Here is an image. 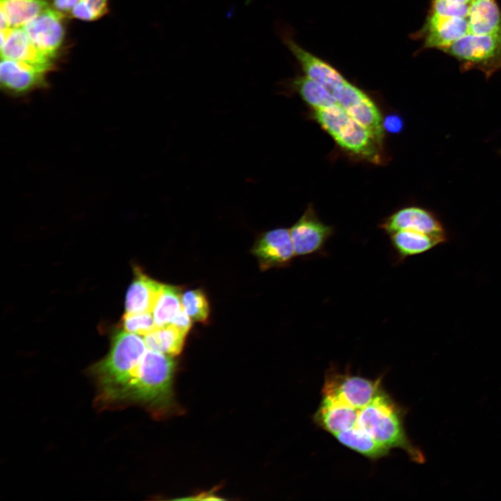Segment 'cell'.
I'll use <instances>...</instances> for the list:
<instances>
[{"label":"cell","instance_id":"obj_1","mask_svg":"<svg viewBox=\"0 0 501 501\" xmlns=\"http://www.w3.org/2000/svg\"><path fill=\"white\" fill-rule=\"evenodd\" d=\"M175 367L172 356L148 349L127 385L125 404H141L156 413L166 411L173 403Z\"/></svg>","mask_w":501,"mask_h":501},{"label":"cell","instance_id":"obj_2","mask_svg":"<svg viewBox=\"0 0 501 501\" xmlns=\"http://www.w3.org/2000/svg\"><path fill=\"white\" fill-rule=\"evenodd\" d=\"M314 111L317 121L342 148L368 161H380L379 144L339 104Z\"/></svg>","mask_w":501,"mask_h":501},{"label":"cell","instance_id":"obj_3","mask_svg":"<svg viewBox=\"0 0 501 501\" xmlns=\"http://www.w3.org/2000/svg\"><path fill=\"white\" fill-rule=\"evenodd\" d=\"M441 51L456 58L463 72L477 69L488 79L501 70V34L468 33Z\"/></svg>","mask_w":501,"mask_h":501},{"label":"cell","instance_id":"obj_4","mask_svg":"<svg viewBox=\"0 0 501 501\" xmlns=\"http://www.w3.org/2000/svg\"><path fill=\"white\" fill-rule=\"evenodd\" d=\"M331 94L353 118L369 130L381 145L383 138L382 118L372 100L348 81L335 88Z\"/></svg>","mask_w":501,"mask_h":501},{"label":"cell","instance_id":"obj_5","mask_svg":"<svg viewBox=\"0 0 501 501\" xmlns=\"http://www.w3.org/2000/svg\"><path fill=\"white\" fill-rule=\"evenodd\" d=\"M333 232V228L324 223L308 206L289 229L295 255L308 257L322 252Z\"/></svg>","mask_w":501,"mask_h":501},{"label":"cell","instance_id":"obj_6","mask_svg":"<svg viewBox=\"0 0 501 501\" xmlns=\"http://www.w3.org/2000/svg\"><path fill=\"white\" fill-rule=\"evenodd\" d=\"M251 252L262 271L287 267L296 256L289 229L284 228L262 233L254 244Z\"/></svg>","mask_w":501,"mask_h":501},{"label":"cell","instance_id":"obj_7","mask_svg":"<svg viewBox=\"0 0 501 501\" xmlns=\"http://www.w3.org/2000/svg\"><path fill=\"white\" fill-rule=\"evenodd\" d=\"M62 18L61 12L48 8L23 26L35 47L51 58L63 40Z\"/></svg>","mask_w":501,"mask_h":501},{"label":"cell","instance_id":"obj_8","mask_svg":"<svg viewBox=\"0 0 501 501\" xmlns=\"http://www.w3.org/2000/svg\"><path fill=\"white\" fill-rule=\"evenodd\" d=\"M47 72L24 62L1 58V86L10 95H24L45 85Z\"/></svg>","mask_w":501,"mask_h":501},{"label":"cell","instance_id":"obj_9","mask_svg":"<svg viewBox=\"0 0 501 501\" xmlns=\"http://www.w3.org/2000/svg\"><path fill=\"white\" fill-rule=\"evenodd\" d=\"M1 58L24 62L49 71L51 58L33 43L23 26L1 29Z\"/></svg>","mask_w":501,"mask_h":501},{"label":"cell","instance_id":"obj_10","mask_svg":"<svg viewBox=\"0 0 501 501\" xmlns=\"http://www.w3.org/2000/svg\"><path fill=\"white\" fill-rule=\"evenodd\" d=\"M388 234L399 230H415L448 239L442 223L430 212L418 207L402 208L387 217L379 225Z\"/></svg>","mask_w":501,"mask_h":501},{"label":"cell","instance_id":"obj_11","mask_svg":"<svg viewBox=\"0 0 501 501\" xmlns=\"http://www.w3.org/2000/svg\"><path fill=\"white\" fill-rule=\"evenodd\" d=\"M469 33L467 19L443 17L429 13L422 29L415 33L423 38V48L441 50Z\"/></svg>","mask_w":501,"mask_h":501},{"label":"cell","instance_id":"obj_12","mask_svg":"<svg viewBox=\"0 0 501 501\" xmlns=\"http://www.w3.org/2000/svg\"><path fill=\"white\" fill-rule=\"evenodd\" d=\"M283 39L300 63L305 75L321 85L330 93L347 81L333 66L304 49L289 35L283 34Z\"/></svg>","mask_w":501,"mask_h":501},{"label":"cell","instance_id":"obj_13","mask_svg":"<svg viewBox=\"0 0 501 501\" xmlns=\"http://www.w3.org/2000/svg\"><path fill=\"white\" fill-rule=\"evenodd\" d=\"M134 273L125 296L126 312H152L164 284L151 278L138 267H134Z\"/></svg>","mask_w":501,"mask_h":501},{"label":"cell","instance_id":"obj_14","mask_svg":"<svg viewBox=\"0 0 501 501\" xmlns=\"http://www.w3.org/2000/svg\"><path fill=\"white\" fill-rule=\"evenodd\" d=\"M390 235L391 246L398 262L427 252L448 239L415 230H399Z\"/></svg>","mask_w":501,"mask_h":501},{"label":"cell","instance_id":"obj_15","mask_svg":"<svg viewBox=\"0 0 501 501\" xmlns=\"http://www.w3.org/2000/svg\"><path fill=\"white\" fill-rule=\"evenodd\" d=\"M467 21L469 33L501 34V10L496 0H472Z\"/></svg>","mask_w":501,"mask_h":501},{"label":"cell","instance_id":"obj_16","mask_svg":"<svg viewBox=\"0 0 501 501\" xmlns=\"http://www.w3.org/2000/svg\"><path fill=\"white\" fill-rule=\"evenodd\" d=\"M1 29L24 26L47 8L46 0H0Z\"/></svg>","mask_w":501,"mask_h":501},{"label":"cell","instance_id":"obj_17","mask_svg":"<svg viewBox=\"0 0 501 501\" xmlns=\"http://www.w3.org/2000/svg\"><path fill=\"white\" fill-rule=\"evenodd\" d=\"M182 287L164 285L152 309V315L157 328L171 324L182 308Z\"/></svg>","mask_w":501,"mask_h":501},{"label":"cell","instance_id":"obj_18","mask_svg":"<svg viewBox=\"0 0 501 501\" xmlns=\"http://www.w3.org/2000/svg\"><path fill=\"white\" fill-rule=\"evenodd\" d=\"M186 335L170 324L155 328L145 335L144 340L148 349L174 356L182 351Z\"/></svg>","mask_w":501,"mask_h":501},{"label":"cell","instance_id":"obj_19","mask_svg":"<svg viewBox=\"0 0 501 501\" xmlns=\"http://www.w3.org/2000/svg\"><path fill=\"white\" fill-rule=\"evenodd\" d=\"M291 85L314 110L328 108L338 104L324 87L305 75L295 78Z\"/></svg>","mask_w":501,"mask_h":501},{"label":"cell","instance_id":"obj_20","mask_svg":"<svg viewBox=\"0 0 501 501\" xmlns=\"http://www.w3.org/2000/svg\"><path fill=\"white\" fill-rule=\"evenodd\" d=\"M182 305L193 321L205 324L209 317V304L201 289L187 290L182 296Z\"/></svg>","mask_w":501,"mask_h":501},{"label":"cell","instance_id":"obj_21","mask_svg":"<svg viewBox=\"0 0 501 501\" xmlns=\"http://www.w3.org/2000/svg\"><path fill=\"white\" fill-rule=\"evenodd\" d=\"M121 324L122 328L126 331L144 336L157 328L151 312L140 313L125 312Z\"/></svg>","mask_w":501,"mask_h":501},{"label":"cell","instance_id":"obj_22","mask_svg":"<svg viewBox=\"0 0 501 501\" xmlns=\"http://www.w3.org/2000/svg\"><path fill=\"white\" fill-rule=\"evenodd\" d=\"M107 11V0H81L71 10L73 17L87 21L97 19Z\"/></svg>","mask_w":501,"mask_h":501},{"label":"cell","instance_id":"obj_23","mask_svg":"<svg viewBox=\"0 0 501 501\" xmlns=\"http://www.w3.org/2000/svg\"><path fill=\"white\" fill-rule=\"evenodd\" d=\"M470 4L450 0H432L429 13L443 17H460L467 19Z\"/></svg>","mask_w":501,"mask_h":501},{"label":"cell","instance_id":"obj_24","mask_svg":"<svg viewBox=\"0 0 501 501\" xmlns=\"http://www.w3.org/2000/svg\"><path fill=\"white\" fill-rule=\"evenodd\" d=\"M171 325H173L186 334H188L192 326V320L185 311L183 305L179 313L173 320Z\"/></svg>","mask_w":501,"mask_h":501},{"label":"cell","instance_id":"obj_25","mask_svg":"<svg viewBox=\"0 0 501 501\" xmlns=\"http://www.w3.org/2000/svg\"><path fill=\"white\" fill-rule=\"evenodd\" d=\"M402 121L399 116L395 115H389L385 117L383 122L385 129L391 133H397L402 128Z\"/></svg>","mask_w":501,"mask_h":501},{"label":"cell","instance_id":"obj_26","mask_svg":"<svg viewBox=\"0 0 501 501\" xmlns=\"http://www.w3.org/2000/svg\"><path fill=\"white\" fill-rule=\"evenodd\" d=\"M81 0H54V6L56 10L62 13H67L71 11L73 8Z\"/></svg>","mask_w":501,"mask_h":501},{"label":"cell","instance_id":"obj_27","mask_svg":"<svg viewBox=\"0 0 501 501\" xmlns=\"http://www.w3.org/2000/svg\"><path fill=\"white\" fill-rule=\"evenodd\" d=\"M458 3H465V4H470V3L472 1V0H450Z\"/></svg>","mask_w":501,"mask_h":501}]
</instances>
